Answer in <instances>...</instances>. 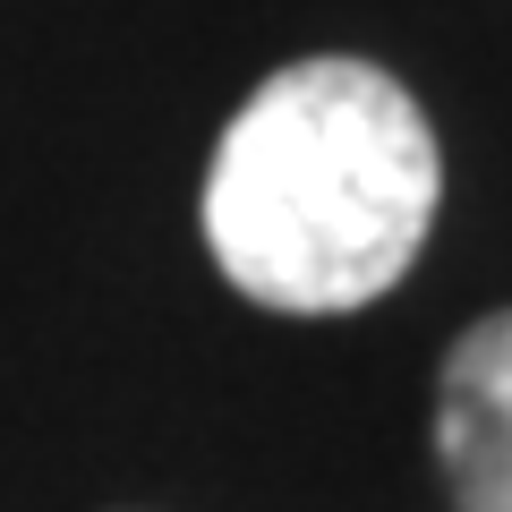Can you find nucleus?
I'll list each match as a JSON object with an SVG mask.
<instances>
[{"mask_svg": "<svg viewBox=\"0 0 512 512\" xmlns=\"http://www.w3.org/2000/svg\"><path fill=\"white\" fill-rule=\"evenodd\" d=\"M436 197V128L410 86L316 52L231 111L205 171V248L256 308L350 316L419 265Z\"/></svg>", "mask_w": 512, "mask_h": 512, "instance_id": "f257e3e1", "label": "nucleus"}, {"mask_svg": "<svg viewBox=\"0 0 512 512\" xmlns=\"http://www.w3.org/2000/svg\"><path fill=\"white\" fill-rule=\"evenodd\" d=\"M436 453L453 478V512H512V308L478 316L444 350Z\"/></svg>", "mask_w": 512, "mask_h": 512, "instance_id": "f03ea898", "label": "nucleus"}]
</instances>
